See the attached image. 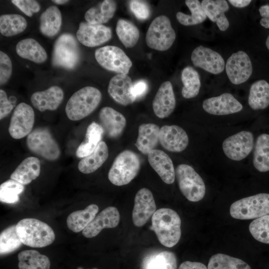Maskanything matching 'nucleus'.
I'll use <instances>...</instances> for the list:
<instances>
[{
	"label": "nucleus",
	"mask_w": 269,
	"mask_h": 269,
	"mask_svg": "<svg viewBox=\"0 0 269 269\" xmlns=\"http://www.w3.org/2000/svg\"><path fill=\"white\" fill-rule=\"evenodd\" d=\"M100 125L110 138L119 137L126 126V119L121 113L110 107L102 108L99 114Z\"/></svg>",
	"instance_id": "nucleus-22"
},
{
	"label": "nucleus",
	"mask_w": 269,
	"mask_h": 269,
	"mask_svg": "<svg viewBox=\"0 0 269 269\" xmlns=\"http://www.w3.org/2000/svg\"><path fill=\"white\" fill-rule=\"evenodd\" d=\"M150 229L153 231L159 242L171 248L179 242L181 235V219L174 210L166 208L159 209L151 218Z\"/></svg>",
	"instance_id": "nucleus-1"
},
{
	"label": "nucleus",
	"mask_w": 269,
	"mask_h": 269,
	"mask_svg": "<svg viewBox=\"0 0 269 269\" xmlns=\"http://www.w3.org/2000/svg\"><path fill=\"white\" fill-rule=\"evenodd\" d=\"M156 204L153 194L147 188H143L136 193L132 213L134 224L143 226L156 211Z\"/></svg>",
	"instance_id": "nucleus-15"
},
{
	"label": "nucleus",
	"mask_w": 269,
	"mask_h": 269,
	"mask_svg": "<svg viewBox=\"0 0 269 269\" xmlns=\"http://www.w3.org/2000/svg\"><path fill=\"white\" fill-rule=\"evenodd\" d=\"M208 269H251L243 260L223 254L212 256L208 262Z\"/></svg>",
	"instance_id": "nucleus-41"
},
{
	"label": "nucleus",
	"mask_w": 269,
	"mask_h": 269,
	"mask_svg": "<svg viewBox=\"0 0 269 269\" xmlns=\"http://www.w3.org/2000/svg\"><path fill=\"white\" fill-rule=\"evenodd\" d=\"M249 231L256 240L269 244V215L253 220L250 224Z\"/></svg>",
	"instance_id": "nucleus-45"
},
{
	"label": "nucleus",
	"mask_w": 269,
	"mask_h": 269,
	"mask_svg": "<svg viewBox=\"0 0 269 269\" xmlns=\"http://www.w3.org/2000/svg\"><path fill=\"white\" fill-rule=\"evenodd\" d=\"M16 230L21 243L33 248L49 246L55 238L53 230L48 224L35 218L20 220L16 225Z\"/></svg>",
	"instance_id": "nucleus-2"
},
{
	"label": "nucleus",
	"mask_w": 269,
	"mask_h": 269,
	"mask_svg": "<svg viewBox=\"0 0 269 269\" xmlns=\"http://www.w3.org/2000/svg\"><path fill=\"white\" fill-rule=\"evenodd\" d=\"M111 29L103 24L87 22L80 23L76 32L78 40L87 47H96L108 41L112 37Z\"/></svg>",
	"instance_id": "nucleus-14"
},
{
	"label": "nucleus",
	"mask_w": 269,
	"mask_h": 269,
	"mask_svg": "<svg viewBox=\"0 0 269 269\" xmlns=\"http://www.w3.org/2000/svg\"><path fill=\"white\" fill-rule=\"evenodd\" d=\"M185 2L191 14L188 15L182 12H178L176 17L180 24L185 26L194 25L201 23L206 19L207 16L199 0H186Z\"/></svg>",
	"instance_id": "nucleus-40"
},
{
	"label": "nucleus",
	"mask_w": 269,
	"mask_h": 269,
	"mask_svg": "<svg viewBox=\"0 0 269 269\" xmlns=\"http://www.w3.org/2000/svg\"><path fill=\"white\" fill-rule=\"evenodd\" d=\"M35 120L34 112L29 105L22 102L15 107L11 116L8 132L13 138L18 139L31 132Z\"/></svg>",
	"instance_id": "nucleus-11"
},
{
	"label": "nucleus",
	"mask_w": 269,
	"mask_h": 269,
	"mask_svg": "<svg viewBox=\"0 0 269 269\" xmlns=\"http://www.w3.org/2000/svg\"><path fill=\"white\" fill-rule=\"evenodd\" d=\"M26 145L31 151L48 160H55L60 154L58 143L46 128L32 131L27 135Z\"/></svg>",
	"instance_id": "nucleus-9"
},
{
	"label": "nucleus",
	"mask_w": 269,
	"mask_h": 269,
	"mask_svg": "<svg viewBox=\"0 0 269 269\" xmlns=\"http://www.w3.org/2000/svg\"><path fill=\"white\" fill-rule=\"evenodd\" d=\"M116 31L119 39L126 47H134L138 40L139 32L137 27L128 20L119 19Z\"/></svg>",
	"instance_id": "nucleus-39"
},
{
	"label": "nucleus",
	"mask_w": 269,
	"mask_h": 269,
	"mask_svg": "<svg viewBox=\"0 0 269 269\" xmlns=\"http://www.w3.org/2000/svg\"><path fill=\"white\" fill-rule=\"evenodd\" d=\"M202 107L207 113L217 116L235 114L243 108L242 104L228 93L205 99L203 102Z\"/></svg>",
	"instance_id": "nucleus-17"
},
{
	"label": "nucleus",
	"mask_w": 269,
	"mask_h": 269,
	"mask_svg": "<svg viewBox=\"0 0 269 269\" xmlns=\"http://www.w3.org/2000/svg\"><path fill=\"white\" fill-rule=\"evenodd\" d=\"M12 65L9 57L2 51H0V84H5L9 79Z\"/></svg>",
	"instance_id": "nucleus-46"
},
{
	"label": "nucleus",
	"mask_w": 269,
	"mask_h": 269,
	"mask_svg": "<svg viewBox=\"0 0 269 269\" xmlns=\"http://www.w3.org/2000/svg\"><path fill=\"white\" fill-rule=\"evenodd\" d=\"M14 106L9 101L5 92L0 90V119L6 117L12 111Z\"/></svg>",
	"instance_id": "nucleus-49"
},
{
	"label": "nucleus",
	"mask_w": 269,
	"mask_h": 269,
	"mask_svg": "<svg viewBox=\"0 0 269 269\" xmlns=\"http://www.w3.org/2000/svg\"><path fill=\"white\" fill-rule=\"evenodd\" d=\"M191 59L195 66L213 74L221 73L225 66L224 60L219 53L202 45L193 50Z\"/></svg>",
	"instance_id": "nucleus-16"
},
{
	"label": "nucleus",
	"mask_w": 269,
	"mask_h": 269,
	"mask_svg": "<svg viewBox=\"0 0 269 269\" xmlns=\"http://www.w3.org/2000/svg\"><path fill=\"white\" fill-rule=\"evenodd\" d=\"M179 189L189 201L197 202L203 198L206 187L201 177L189 165L180 164L175 169Z\"/></svg>",
	"instance_id": "nucleus-6"
},
{
	"label": "nucleus",
	"mask_w": 269,
	"mask_h": 269,
	"mask_svg": "<svg viewBox=\"0 0 269 269\" xmlns=\"http://www.w3.org/2000/svg\"><path fill=\"white\" fill-rule=\"evenodd\" d=\"M108 156V146L104 141H101L92 153L82 158L78 165V169L84 174L91 173L103 164Z\"/></svg>",
	"instance_id": "nucleus-29"
},
{
	"label": "nucleus",
	"mask_w": 269,
	"mask_h": 269,
	"mask_svg": "<svg viewBox=\"0 0 269 269\" xmlns=\"http://www.w3.org/2000/svg\"><path fill=\"white\" fill-rule=\"evenodd\" d=\"M140 168L138 156L131 150H125L115 159L109 170L108 178L116 186L125 185L135 178Z\"/></svg>",
	"instance_id": "nucleus-4"
},
{
	"label": "nucleus",
	"mask_w": 269,
	"mask_h": 269,
	"mask_svg": "<svg viewBox=\"0 0 269 269\" xmlns=\"http://www.w3.org/2000/svg\"><path fill=\"white\" fill-rule=\"evenodd\" d=\"M24 190V185L19 182L11 179L6 180L0 186V201L8 204L16 203Z\"/></svg>",
	"instance_id": "nucleus-43"
},
{
	"label": "nucleus",
	"mask_w": 269,
	"mask_h": 269,
	"mask_svg": "<svg viewBox=\"0 0 269 269\" xmlns=\"http://www.w3.org/2000/svg\"><path fill=\"white\" fill-rule=\"evenodd\" d=\"M232 5L236 7L242 8L248 6L251 2V0H229Z\"/></svg>",
	"instance_id": "nucleus-53"
},
{
	"label": "nucleus",
	"mask_w": 269,
	"mask_h": 269,
	"mask_svg": "<svg viewBox=\"0 0 269 269\" xmlns=\"http://www.w3.org/2000/svg\"><path fill=\"white\" fill-rule=\"evenodd\" d=\"M16 52L20 57L36 63H43L47 58L44 48L38 41L32 38L19 41L16 46Z\"/></svg>",
	"instance_id": "nucleus-28"
},
{
	"label": "nucleus",
	"mask_w": 269,
	"mask_h": 269,
	"mask_svg": "<svg viewBox=\"0 0 269 269\" xmlns=\"http://www.w3.org/2000/svg\"><path fill=\"white\" fill-rule=\"evenodd\" d=\"M231 216L250 220L269 215V194L259 193L238 200L230 206Z\"/></svg>",
	"instance_id": "nucleus-5"
},
{
	"label": "nucleus",
	"mask_w": 269,
	"mask_h": 269,
	"mask_svg": "<svg viewBox=\"0 0 269 269\" xmlns=\"http://www.w3.org/2000/svg\"><path fill=\"white\" fill-rule=\"evenodd\" d=\"M22 244L16 232V225L8 227L0 233V255L8 254L16 250Z\"/></svg>",
	"instance_id": "nucleus-44"
},
{
	"label": "nucleus",
	"mask_w": 269,
	"mask_h": 269,
	"mask_svg": "<svg viewBox=\"0 0 269 269\" xmlns=\"http://www.w3.org/2000/svg\"><path fill=\"white\" fill-rule=\"evenodd\" d=\"M64 98L62 89L57 86L34 92L30 98L34 107L40 112L46 110L55 111L59 106Z\"/></svg>",
	"instance_id": "nucleus-23"
},
{
	"label": "nucleus",
	"mask_w": 269,
	"mask_h": 269,
	"mask_svg": "<svg viewBox=\"0 0 269 269\" xmlns=\"http://www.w3.org/2000/svg\"><path fill=\"white\" fill-rule=\"evenodd\" d=\"M254 140L253 134L251 132L243 131L226 138L222 143L223 150L229 158L240 161L251 152Z\"/></svg>",
	"instance_id": "nucleus-12"
},
{
	"label": "nucleus",
	"mask_w": 269,
	"mask_h": 269,
	"mask_svg": "<svg viewBox=\"0 0 269 269\" xmlns=\"http://www.w3.org/2000/svg\"><path fill=\"white\" fill-rule=\"evenodd\" d=\"M95 57L102 67L119 74L127 75L133 64L125 52L116 46L107 45L98 48L95 52Z\"/></svg>",
	"instance_id": "nucleus-10"
},
{
	"label": "nucleus",
	"mask_w": 269,
	"mask_h": 269,
	"mask_svg": "<svg viewBox=\"0 0 269 269\" xmlns=\"http://www.w3.org/2000/svg\"><path fill=\"white\" fill-rule=\"evenodd\" d=\"M11 2L16 6L22 12L29 17L40 9L39 3L34 0H12Z\"/></svg>",
	"instance_id": "nucleus-48"
},
{
	"label": "nucleus",
	"mask_w": 269,
	"mask_h": 269,
	"mask_svg": "<svg viewBox=\"0 0 269 269\" xmlns=\"http://www.w3.org/2000/svg\"><path fill=\"white\" fill-rule=\"evenodd\" d=\"M176 100L170 82L167 81L161 84L152 102V108L155 115L163 119L169 116L174 111Z\"/></svg>",
	"instance_id": "nucleus-21"
},
{
	"label": "nucleus",
	"mask_w": 269,
	"mask_h": 269,
	"mask_svg": "<svg viewBox=\"0 0 269 269\" xmlns=\"http://www.w3.org/2000/svg\"><path fill=\"white\" fill-rule=\"evenodd\" d=\"M117 9L115 1L105 0L97 5L91 7L85 13L86 21L94 24H102L107 22L114 15Z\"/></svg>",
	"instance_id": "nucleus-30"
},
{
	"label": "nucleus",
	"mask_w": 269,
	"mask_h": 269,
	"mask_svg": "<svg viewBox=\"0 0 269 269\" xmlns=\"http://www.w3.org/2000/svg\"><path fill=\"white\" fill-rule=\"evenodd\" d=\"M227 76L235 85L245 82L253 72L252 64L248 55L240 50L233 53L228 59L225 66Z\"/></svg>",
	"instance_id": "nucleus-13"
},
{
	"label": "nucleus",
	"mask_w": 269,
	"mask_h": 269,
	"mask_svg": "<svg viewBox=\"0 0 269 269\" xmlns=\"http://www.w3.org/2000/svg\"><path fill=\"white\" fill-rule=\"evenodd\" d=\"M160 129L154 124H142L138 127V136L134 145L144 154L154 149L159 141Z\"/></svg>",
	"instance_id": "nucleus-26"
},
{
	"label": "nucleus",
	"mask_w": 269,
	"mask_h": 269,
	"mask_svg": "<svg viewBox=\"0 0 269 269\" xmlns=\"http://www.w3.org/2000/svg\"><path fill=\"white\" fill-rule=\"evenodd\" d=\"M80 58L78 44L74 36L70 33L61 34L55 41L52 54L54 66L72 69Z\"/></svg>",
	"instance_id": "nucleus-8"
},
{
	"label": "nucleus",
	"mask_w": 269,
	"mask_h": 269,
	"mask_svg": "<svg viewBox=\"0 0 269 269\" xmlns=\"http://www.w3.org/2000/svg\"><path fill=\"white\" fill-rule=\"evenodd\" d=\"M178 269H208L206 266L200 262L185 261L179 266Z\"/></svg>",
	"instance_id": "nucleus-52"
},
{
	"label": "nucleus",
	"mask_w": 269,
	"mask_h": 269,
	"mask_svg": "<svg viewBox=\"0 0 269 269\" xmlns=\"http://www.w3.org/2000/svg\"><path fill=\"white\" fill-rule=\"evenodd\" d=\"M203 9L208 18L216 22L219 29L225 31L229 26V22L225 12L229 9L225 0H203L201 2Z\"/></svg>",
	"instance_id": "nucleus-25"
},
{
	"label": "nucleus",
	"mask_w": 269,
	"mask_h": 269,
	"mask_svg": "<svg viewBox=\"0 0 269 269\" xmlns=\"http://www.w3.org/2000/svg\"><path fill=\"white\" fill-rule=\"evenodd\" d=\"M266 45L267 48L269 50V35L266 39Z\"/></svg>",
	"instance_id": "nucleus-55"
},
{
	"label": "nucleus",
	"mask_w": 269,
	"mask_h": 269,
	"mask_svg": "<svg viewBox=\"0 0 269 269\" xmlns=\"http://www.w3.org/2000/svg\"><path fill=\"white\" fill-rule=\"evenodd\" d=\"M62 24V15L56 6L52 5L44 11L40 17V31L44 35L51 37L59 31Z\"/></svg>",
	"instance_id": "nucleus-31"
},
{
	"label": "nucleus",
	"mask_w": 269,
	"mask_h": 269,
	"mask_svg": "<svg viewBox=\"0 0 269 269\" xmlns=\"http://www.w3.org/2000/svg\"><path fill=\"white\" fill-rule=\"evenodd\" d=\"M176 34L169 19L164 15L155 18L147 30L145 41L147 45L158 51L168 49L174 43Z\"/></svg>",
	"instance_id": "nucleus-7"
},
{
	"label": "nucleus",
	"mask_w": 269,
	"mask_h": 269,
	"mask_svg": "<svg viewBox=\"0 0 269 269\" xmlns=\"http://www.w3.org/2000/svg\"><path fill=\"white\" fill-rule=\"evenodd\" d=\"M52 2L54 3L57 4H63L64 3H66V2H68L69 0H52Z\"/></svg>",
	"instance_id": "nucleus-54"
},
{
	"label": "nucleus",
	"mask_w": 269,
	"mask_h": 269,
	"mask_svg": "<svg viewBox=\"0 0 269 269\" xmlns=\"http://www.w3.org/2000/svg\"><path fill=\"white\" fill-rule=\"evenodd\" d=\"M147 156L149 164L162 181L168 184L173 183L175 171L170 157L163 151L156 149L150 151Z\"/></svg>",
	"instance_id": "nucleus-24"
},
{
	"label": "nucleus",
	"mask_w": 269,
	"mask_h": 269,
	"mask_svg": "<svg viewBox=\"0 0 269 269\" xmlns=\"http://www.w3.org/2000/svg\"><path fill=\"white\" fill-rule=\"evenodd\" d=\"M40 162L37 157L30 156L24 159L10 175V178L23 185H26L38 177Z\"/></svg>",
	"instance_id": "nucleus-27"
},
{
	"label": "nucleus",
	"mask_w": 269,
	"mask_h": 269,
	"mask_svg": "<svg viewBox=\"0 0 269 269\" xmlns=\"http://www.w3.org/2000/svg\"><path fill=\"white\" fill-rule=\"evenodd\" d=\"M120 219V215L117 208L113 206L108 207L95 216L82 231V234L86 238H93L98 235L103 229L117 227Z\"/></svg>",
	"instance_id": "nucleus-19"
},
{
	"label": "nucleus",
	"mask_w": 269,
	"mask_h": 269,
	"mask_svg": "<svg viewBox=\"0 0 269 269\" xmlns=\"http://www.w3.org/2000/svg\"><path fill=\"white\" fill-rule=\"evenodd\" d=\"M19 269H49L48 258L36 250H25L18 255Z\"/></svg>",
	"instance_id": "nucleus-36"
},
{
	"label": "nucleus",
	"mask_w": 269,
	"mask_h": 269,
	"mask_svg": "<svg viewBox=\"0 0 269 269\" xmlns=\"http://www.w3.org/2000/svg\"><path fill=\"white\" fill-rule=\"evenodd\" d=\"M102 93L98 89L86 86L75 92L68 100L65 112L71 121H79L91 114L98 106Z\"/></svg>",
	"instance_id": "nucleus-3"
},
{
	"label": "nucleus",
	"mask_w": 269,
	"mask_h": 269,
	"mask_svg": "<svg viewBox=\"0 0 269 269\" xmlns=\"http://www.w3.org/2000/svg\"><path fill=\"white\" fill-rule=\"evenodd\" d=\"M27 27L24 17L17 14H5L0 16V32L6 37L17 35Z\"/></svg>",
	"instance_id": "nucleus-37"
},
{
	"label": "nucleus",
	"mask_w": 269,
	"mask_h": 269,
	"mask_svg": "<svg viewBox=\"0 0 269 269\" xmlns=\"http://www.w3.org/2000/svg\"><path fill=\"white\" fill-rule=\"evenodd\" d=\"M129 6L131 10L137 18L144 20L149 16L150 7L146 1L139 0H131Z\"/></svg>",
	"instance_id": "nucleus-47"
},
{
	"label": "nucleus",
	"mask_w": 269,
	"mask_h": 269,
	"mask_svg": "<svg viewBox=\"0 0 269 269\" xmlns=\"http://www.w3.org/2000/svg\"><path fill=\"white\" fill-rule=\"evenodd\" d=\"M133 85L132 80L128 75L118 74L110 80L108 92L117 103L127 106L136 99L132 93Z\"/></svg>",
	"instance_id": "nucleus-20"
},
{
	"label": "nucleus",
	"mask_w": 269,
	"mask_h": 269,
	"mask_svg": "<svg viewBox=\"0 0 269 269\" xmlns=\"http://www.w3.org/2000/svg\"><path fill=\"white\" fill-rule=\"evenodd\" d=\"M262 18L260 24L266 28H269V4L261 6L259 9Z\"/></svg>",
	"instance_id": "nucleus-51"
},
{
	"label": "nucleus",
	"mask_w": 269,
	"mask_h": 269,
	"mask_svg": "<svg viewBox=\"0 0 269 269\" xmlns=\"http://www.w3.org/2000/svg\"><path fill=\"white\" fill-rule=\"evenodd\" d=\"M104 133L100 124L95 122L91 123L87 129L84 140L77 149V156L83 158L92 153L101 141Z\"/></svg>",
	"instance_id": "nucleus-32"
},
{
	"label": "nucleus",
	"mask_w": 269,
	"mask_h": 269,
	"mask_svg": "<svg viewBox=\"0 0 269 269\" xmlns=\"http://www.w3.org/2000/svg\"><path fill=\"white\" fill-rule=\"evenodd\" d=\"M253 163L260 172L269 171V134H263L257 138Z\"/></svg>",
	"instance_id": "nucleus-35"
},
{
	"label": "nucleus",
	"mask_w": 269,
	"mask_h": 269,
	"mask_svg": "<svg viewBox=\"0 0 269 269\" xmlns=\"http://www.w3.org/2000/svg\"><path fill=\"white\" fill-rule=\"evenodd\" d=\"M159 141L167 151L179 152L187 147L189 138L186 132L180 127L166 125L160 129Z\"/></svg>",
	"instance_id": "nucleus-18"
},
{
	"label": "nucleus",
	"mask_w": 269,
	"mask_h": 269,
	"mask_svg": "<svg viewBox=\"0 0 269 269\" xmlns=\"http://www.w3.org/2000/svg\"><path fill=\"white\" fill-rule=\"evenodd\" d=\"M248 104L254 110H264L269 106V83L268 82L260 80L251 85Z\"/></svg>",
	"instance_id": "nucleus-34"
},
{
	"label": "nucleus",
	"mask_w": 269,
	"mask_h": 269,
	"mask_svg": "<svg viewBox=\"0 0 269 269\" xmlns=\"http://www.w3.org/2000/svg\"><path fill=\"white\" fill-rule=\"evenodd\" d=\"M144 269H177V259L171 252L162 251L149 257Z\"/></svg>",
	"instance_id": "nucleus-42"
},
{
	"label": "nucleus",
	"mask_w": 269,
	"mask_h": 269,
	"mask_svg": "<svg viewBox=\"0 0 269 269\" xmlns=\"http://www.w3.org/2000/svg\"><path fill=\"white\" fill-rule=\"evenodd\" d=\"M147 89V85L145 81L140 80L135 82L132 88V93L134 97L137 99L143 96Z\"/></svg>",
	"instance_id": "nucleus-50"
},
{
	"label": "nucleus",
	"mask_w": 269,
	"mask_h": 269,
	"mask_svg": "<svg viewBox=\"0 0 269 269\" xmlns=\"http://www.w3.org/2000/svg\"><path fill=\"white\" fill-rule=\"evenodd\" d=\"M181 81L183 84L181 94L185 99L196 97L199 92L201 82L198 73L193 67L187 66L181 72Z\"/></svg>",
	"instance_id": "nucleus-38"
},
{
	"label": "nucleus",
	"mask_w": 269,
	"mask_h": 269,
	"mask_svg": "<svg viewBox=\"0 0 269 269\" xmlns=\"http://www.w3.org/2000/svg\"><path fill=\"white\" fill-rule=\"evenodd\" d=\"M98 211V206L92 204L84 210L71 213L67 219V227L75 233L83 231L94 219Z\"/></svg>",
	"instance_id": "nucleus-33"
}]
</instances>
